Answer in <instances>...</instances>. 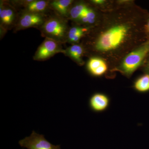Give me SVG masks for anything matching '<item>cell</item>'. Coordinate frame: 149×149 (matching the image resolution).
I'll return each mask as SVG.
<instances>
[{"label":"cell","instance_id":"cell-7","mask_svg":"<svg viewBox=\"0 0 149 149\" xmlns=\"http://www.w3.org/2000/svg\"><path fill=\"white\" fill-rule=\"evenodd\" d=\"M88 68L93 75L99 76L106 72L107 66L106 63L102 59L93 58L88 62Z\"/></svg>","mask_w":149,"mask_h":149},{"label":"cell","instance_id":"cell-4","mask_svg":"<svg viewBox=\"0 0 149 149\" xmlns=\"http://www.w3.org/2000/svg\"><path fill=\"white\" fill-rule=\"evenodd\" d=\"M58 45L52 39H47L43 42L35 55L37 60H45L49 58L59 52Z\"/></svg>","mask_w":149,"mask_h":149},{"label":"cell","instance_id":"cell-15","mask_svg":"<svg viewBox=\"0 0 149 149\" xmlns=\"http://www.w3.org/2000/svg\"><path fill=\"white\" fill-rule=\"evenodd\" d=\"M95 14L91 9L88 8L85 13L80 18L82 21L85 23H93L95 22Z\"/></svg>","mask_w":149,"mask_h":149},{"label":"cell","instance_id":"cell-9","mask_svg":"<svg viewBox=\"0 0 149 149\" xmlns=\"http://www.w3.org/2000/svg\"><path fill=\"white\" fill-rule=\"evenodd\" d=\"M72 1L71 0H57L53 2L52 6L58 12L65 16Z\"/></svg>","mask_w":149,"mask_h":149},{"label":"cell","instance_id":"cell-18","mask_svg":"<svg viewBox=\"0 0 149 149\" xmlns=\"http://www.w3.org/2000/svg\"><path fill=\"white\" fill-rule=\"evenodd\" d=\"M146 29L147 33L149 35V19L146 25Z\"/></svg>","mask_w":149,"mask_h":149},{"label":"cell","instance_id":"cell-13","mask_svg":"<svg viewBox=\"0 0 149 149\" xmlns=\"http://www.w3.org/2000/svg\"><path fill=\"white\" fill-rule=\"evenodd\" d=\"M88 9V8L84 5H77L72 8L70 10V16L74 19H80Z\"/></svg>","mask_w":149,"mask_h":149},{"label":"cell","instance_id":"cell-11","mask_svg":"<svg viewBox=\"0 0 149 149\" xmlns=\"http://www.w3.org/2000/svg\"><path fill=\"white\" fill-rule=\"evenodd\" d=\"M68 55L72 58L79 63L82 62L81 59L83 54V49L82 47L78 45H74L68 49Z\"/></svg>","mask_w":149,"mask_h":149},{"label":"cell","instance_id":"cell-10","mask_svg":"<svg viewBox=\"0 0 149 149\" xmlns=\"http://www.w3.org/2000/svg\"><path fill=\"white\" fill-rule=\"evenodd\" d=\"M134 87L140 92H146L149 91V74H146L140 77L136 81Z\"/></svg>","mask_w":149,"mask_h":149},{"label":"cell","instance_id":"cell-2","mask_svg":"<svg viewBox=\"0 0 149 149\" xmlns=\"http://www.w3.org/2000/svg\"><path fill=\"white\" fill-rule=\"evenodd\" d=\"M149 52V42L145 43L125 57L121 65V69L125 74H132L141 65Z\"/></svg>","mask_w":149,"mask_h":149},{"label":"cell","instance_id":"cell-3","mask_svg":"<svg viewBox=\"0 0 149 149\" xmlns=\"http://www.w3.org/2000/svg\"><path fill=\"white\" fill-rule=\"evenodd\" d=\"M19 146L27 149H61L60 145H53L47 141L43 135L32 131L29 137L19 141Z\"/></svg>","mask_w":149,"mask_h":149},{"label":"cell","instance_id":"cell-17","mask_svg":"<svg viewBox=\"0 0 149 149\" xmlns=\"http://www.w3.org/2000/svg\"><path fill=\"white\" fill-rule=\"evenodd\" d=\"M104 1H102V0H95L93 1V2L97 4H101L103 3Z\"/></svg>","mask_w":149,"mask_h":149},{"label":"cell","instance_id":"cell-6","mask_svg":"<svg viewBox=\"0 0 149 149\" xmlns=\"http://www.w3.org/2000/svg\"><path fill=\"white\" fill-rule=\"evenodd\" d=\"M109 100L105 95L100 93L94 94L90 98L89 106L93 111L100 112L105 110L109 105Z\"/></svg>","mask_w":149,"mask_h":149},{"label":"cell","instance_id":"cell-8","mask_svg":"<svg viewBox=\"0 0 149 149\" xmlns=\"http://www.w3.org/2000/svg\"><path fill=\"white\" fill-rule=\"evenodd\" d=\"M42 22V18L36 13H29L24 15L20 20V25L24 28L33 27L39 25Z\"/></svg>","mask_w":149,"mask_h":149},{"label":"cell","instance_id":"cell-1","mask_svg":"<svg viewBox=\"0 0 149 149\" xmlns=\"http://www.w3.org/2000/svg\"><path fill=\"white\" fill-rule=\"evenodd\" d=\"M130 27L128 25L120 24L108 29L99 37L96 43L98 50L108 52L118 47L128 35Z\"/></svg>","mask_w":149,"mask_h":149},{"label":"cell","instance_id":"cell-12","mask_svg":"<svg viewBox=\"0 0 149 149\" xmlns=\"http://www.w3.org/2000/svg\"><path fill=\"white\" fill-rule=\"evenodd\" d=\"M47 6V3L45 1H32L28 5L27 8L32 12H40L45 10Z\"/></svg>","mask_w":149,"mask_h":149},{"label":"cell","instance_id":"cell-16","mask_svg":"<svg viewBox=\"0 0 149 149\" xmlns=\"http://www.w3.org/2000/svg\"><path fill=\"white\" fill-rule=\"evenodd\" d=\"M86 30L84 28L79 27H74L71 28L68 33V38L72 42L74 37L80 32H85Z\"/></svg>","mask_w":149,"mask_h":149},{"label":"cell","instance_id":"cell-14","mask_svg":"<svg viewBox=\"0 0 149 149\" xmlns=\"http://www.w3.org/2000/svg\"><path fill=\"white\" fill-rule=\"evenodd\" d=\"M0 17L3 23L8 25L12 23L14 19V13L10 9H1Z\"/></svg>","mask_w":149,"mask_h":149},{"label":"cell","instance_id":"cell-5","mask_svg":"<svg viewBox=\"0 0 149 149\" xmlns=\"http://www.w3.org/2000/svg\"><path fill=\"white\" fill-rule=\"evenodd\" d=\"M43 28L47 34L58 39L64 37L66 29L65 24L55 19H52L47 21Z\"/></svg>","mask_w":149,"mask_h":149}]
</instances>
